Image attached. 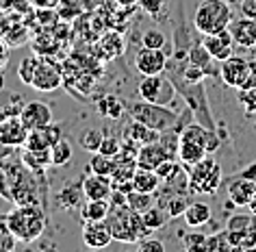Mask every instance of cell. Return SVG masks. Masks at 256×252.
<instances>
[{
    "label": "cell",
    "mask_w": 256,
    "mask_h": 252,
    "mask_svg": "<svg viewBox=\"0 0 256 252\" xmlns=\"http://www.w3.org/2000/svg\"><path fill=\"white\" fill-rule=\"evenodd\" d=\"M48 217L42 204H16L14 211L7 213V226L20 243H33L46 230Z\"/></svg>",
    "instance_id": "obj_1"
},
{
    "label": "cell",
    "mask_w": 256,
    "mask_h": 252,
    "mask_svg": "<svg viewBox=\"0 0 256 252\" xmlns=\"http://www.w3.org/2000/svg\"><path fill=\"white\" fill-rule=\"evenodd\" d=\"M106 224H108V230H111L113 239L122 243H139L142 239L150 237V230L146 228L142 213L130 209L128 204L111 206Z\"/></svg>",
    "instance_id": "obj_2"
},
{
    "label": "cell",
    "mask_w": 256,
    "mask_h": 252,
    "mask_svg": "<svg viewBox=\"0 0 256 252\" xmlns=\"http://www.w3.org/2000/svg\"><path fill=\"white\" fill-rule=\"evenodd\" d=\"M230 22H232V5L228 0H200L194 11V31L198 35L226 31Z\"/></svg>",
    "instance_id": "obj_3"
},
{
    "label": "cell",
    "mask_w": 256,
    "mask_h": 252,
    "mask_svg": "<svg viewBox=\"0 0 256 252\" xmlns=\"http://www.w3.org/2000/svg\"><path fill=\"white\" fill-rule=\"evenodd\" d=\"M126 113L130 115L132 120L142 122L148 128L156 133H165L170 128H174L180 120V113H176L174 109H170L168 105H154V102L142 100L139 98L137 102H124Z\"/></svg>",
    "instance_id": "obj_4"
},
{
    "label": "cell",
    "mask_w": 256,
    "mask_h": 252,
    "mask_svg": "<svg viewBox=\"0 0 256 252\" xmlns=\"http://www.w3.org/2000/svg\"><path fill=\"white\" fill-rule=\"evenodd\" d=\"M187 174H189V191L198 193V196H213L224 183L222 165L210 154H206L202 161H198L196 165H189Z\"/></svg>",
    "instance_id": "obj_5"
},
{
    "label": "cell",
    "mask_w": 256,
    "mask_h": 252,
    "mask_svg": "<svg viewBox=\"0 0 256 252\" xmlns=\"http://www.w3.org/2000/svg\"><path fill=\"white\" fill-rule=\"evenodd\" d=\"M137 94L142 100L154 102V105H172L174 98L178 96L174 83L168 74H152V76H144V81L139 83Z\"/></svg>",
    "instance_id": "obj_6"
},
{
    "label": "cell",
    "mask_w": 256,
    "mask_h": 252,
    "mask_svg": "<svg viewBox=\"0 0 256 252\" xmlns=\"http://www.w3.org/2000/svg\"><path fill=\"white\" fill-rule=\"evenodd\" d=\"M63 83V72L61 68L52 63L50 57H42L37 55V66L33 72V81H30V87H35L37 92H54L59 89Z\"/></svg>",
    "instance_id": "obj_7"
},
{
    "label": "cell",
    "mask_w": 256,
    "mask_h": 252,
    "mask_svg": "<svg viewBox=\"0 0 256 252\" xmlns=\"http://www.w3.org/2000/svg\"><path fill=\"white\" fill-rule=\"evenodd\" d=\"M168 61L170 55L165 50H156V48H146L142 46V50L135 53V59H132V68L137 70L142 76H152V74H163L168 70Z\"/></svg>",
    "instance_id": "obj_8"
},
{
    "label": "cell",
    "mask_w": 256,
    "mask_h": 252,
    "mask_svg": "<svg viewBox=\"0 0 256 252\" xmlns=\"http://www.w3.org/2000/svg\"><path fill=\"white\" fill-rule=\"evenodd\" d=\"M254 70H252L250 59L234 57V55H230L228 59L222 61V66H220V79L232 89H241L243 85H246V81L250 79V74Z\"/></svg>",
    "instance_id": "obj_9"
},
{
    "label": "cell",
    "mask_w": 256,
    "mask_h": 252,
    "mask_svg": "<svg viewBox=\"0 0 256 252\" xmlns=\"http://www.w3.org/2000/svg\"><path fill=\"white\" fill-rule=\"evenodd\" d=\"M228 31L232 35L234 46L246 48V50H252L256 46V20L254 18H248V16L232 18V22L228 24Z\"/></svg>",
    "instance_id": "obj_10"
},
{
    "label": "cell",
    "mask_w": 256,
    "mask_h": 252,
    "mask_svg": "<svg viewBox=\"0 0 256 252\" xmlns=\"http://www.w3.org/2000/svg\"><path fill=\"white\" fill-rule=\"evenodd\" d=\"M61 137H63V124H54L52 122V124H48V126L28 131L24 148H30V150H50Z\"/></svg>",
    "instance_id": "obj_11"
},
{
    "label": "cell",
    "mask_w": 256,
    "mask_h": 252,
    "mask_svg": "<svg viewBox=\"0 0 256 252\" xmlns=\"http://www.w3.org/2000/svg\"><path fill=\"white\" fill-rule=\"evenodd\" d=\"M20 120L24 122V126H26L28 131L48 126V124H52V109H50V105H46V102H42V100H30V102L24 105L22 113H20Z\"/></svg>",
    "instance_id": "obj_12"
},
{
    "label": "cell",
    "mask_w": 256,
    "mask_h": 252,
    "mask_svg": "<svg viewBox=\"0 0 256 252\" xmlns=\"http://www.w3.org/2000/svg\"><path fill=\"white\" fill-rule=\"evenodd\" d=\"M202 37V46L208 50L210 57H215L217 61H226L234 50V42H232V35L230 31H220V33H210V35H200Z\"/></svg>",
    "instance_id": "obj_13"
},
{
    "label": "cell",
    "mask_w": 256,
    "mask_h": 252,
    "mask_svg": "<svg viewBox=\"0 0 256 252\" xmlns=\"http://www.w3.org/2000/svg\"><path fill=\"white\" fill-rule=\"evenodd\" d=\"M228 198L236 206H248L256 198V180L246 178L241 174L228 178Z\"/></svg>",
    "instance_id": "obj_14"
},
{
    "label": "cell",
    "mask_w": 256,
    "mask_h": 252,
    "mask_svg": "<svg viewBox=\"0 0 256 252\" xmlns=\"http://www.w3.org/2000/svg\"><path fill=\"white\" fill-rule=\"evenodd\" d=\"M80 183L87 200H108L113 193V180L111 176H104V174H89Z\"/></svg>",
    "instance_id": "obj_15"
},
{
    "label": "cell",
    "mask_w": 256,
    "mask_h": 252,
    "mask_svg": "<svg viewBox=\"0 0 256 252\" xmlns=\"http://www.w3.org/2000/svg\"><path fill=\"white\" fill-rule=\"evenodd\" d=\"M28 137V128L24 126L20 118H11L0 122V144L11 146V148H24Z\"/></svg>",
    "instance_id": "obj_16"
},
{
    "label": "cell",
    "mask_w": 256,
    "mask_h": 252,
    "mask_svg": "<svg viewBox=\"0 0 256 252\" xmlns=\"http://www.w3.org/2000/svg\"><path fill=\"white\" fill-rule=\"evenodd\" d=\"M111 241H113V235L108 230L106 219L104 222H85V226H82V243L87 248L100 250V248H106Z\"/></svg>",
    "instance_id": "obj_17"
},
{
    "label": "cell",
    "mask_w": 256,
    "mask_h": 252,
    "mask_svg": "<svg viewBox=\"0 0 256 252\" xmlns=\"http://www.w3.org/2000/svg\"><path fill=\"white\" fill-rule=\"evenodd\" d=\"M165 159H170L168 150L163 148L161 141H150V144L139 146L137 154V165L139 167H148V170H156Z\"/></svg>",
    "instance_id": "obj_18"
},
{
    "label": "cell",
    "mask_w": 256,
    "mask_h": 252,
    "mask_svg": "<svg viewBox=\"0 0 256 252\" xmlns=\"http://www.w3.org/2000/svg\"><path fill=\"white\" fill-rule=\"evenodd\" d=\"M122 53H124V37H122V33L120 31H106L98 42V55L102 59L111 61L118 59Z\"/></svg>",
    "instance_id": "obj_19"
},
{
    "label": "cell",
    "mask_w": 256,
    "mask_h": 252,
    "mask_svg": "<svg viewBox=\"0 0 256 252\" xmlns=\"http://www.w3.org/2000/svg\"><path fill=\"white\" fill-rule=\"evenodd\" d=\"M108 211H111L108 200H87V198L78 209L82 222H104L108 217Z\"/></svg>",
    "instance_id": "obj_20"
},
{
    "label": "cell",
    "mask_w": 256,
    "mask_h": 252,
    "mask_svg": "<svg viewBox=\"0 0 256 252\" xmlns=\"http://www.w3.org/2000/svg\"><path fill=\"white\" fill-rule=\"evenodd\" d=\"M161 176L156 174V170H148V167H139L132 174V187L137 191H146V193H156V189L161 187Z\"/></svg>",
    "instance_id": "obj_21"
},
{
    "label": "cell",
    "mask_w": 256,
    "mask_h": 252,
    "mask_svg": "<svg viewBox=\"0 0 256 252\" xmlns=\"http://www.w3.org/2000/svg\"><path fill=\"white\" fill-rule=\"evenodd\" d=\"M26 102L22 100L20 94L16 92H0V122L11 120V118H20L22 109Z\"/></svg>",
    "instance_id": "obj_22"
},
{
    "label": "cell",
    "mask_w": 256,
    "mask_h": 252,
    "mask_svg": "<svg viewBox=\"0 0 256 252\" xmlns=\"http://www.w3.org/2000/svg\"><path fill=\"white\" fill-rule=\"evenodd\" d=\"M22 163L33 170L35 174H46V167L52 165V157H50V150H30V148H24L20 154Z\"/></svg>",
    "instance_id": "obj_23"
},
{
    "label": "cell",
    "mask_w": 256,
    "mask_h": 252,
    "mask_svg": "<svg viewBox=\"0 0 256 252\" xmlns=\"http://www.w3.org/2000/svg\"><path fill=\"white\" fill-rule=\"evenodd\" d=\"M210 206L206 202H189V206L184 209L182 213V217H184V222H187L189 228H202L204 224H208L210 222Z\"/></svg>",
    "instance_id": "obj_24"
},
{
    "label": "cell",
    "mask_w": 256,
    "mask_h": 252,
    "mask_svg": "<svg viewBox=\"0 0 256 252\" xmlns=\"http://www.w3.org/2000/svg\"><path fill=\"white\" fill-rule=\"evenodd\" d=\"M206 154H208V150L202 144L180 139V146H178V154H176V157H178V161H180L184 167H189V165H196L198 161H202Z\"/></svg>",
    "instance_id": "obj_25"
},
{
    "label": "cell",
    "mask_w": 256,
    "mask_h": 252,
    "mask_svg": "<svg viewBox=\"0 0 256 252\" xmlns=\"http://www.w3.org/2000/svg\"><path fill=\"white\" fill-rule=\"evenodd\" d=\"M158 135L161 133L152 131V128L142 124V122L132 120L130 124L126 126V131H124V139H130V141H135V144L144 146V144H150V141H158Z\"/></svg>",
    "instance_id": "obj_26"
},
{
    "label": "cell",
    "mask_w": 256,
    "mask_h": 252,
    "mask_svg": "<svg viewBox=\"0 0 256 252\" xmlns=\"http://www.w3.org/2000/svg\"><path fill=\"white\" fill-rule=\"evenodd\" d=\"M85 193H82V183L80 185H66L63 189L56 193V200H59V204L63 206V209H80V204L85 202Z\"/></svg>",
    "instance_id": "obj_27"
},
{
    "label": "cell",
    "mask_w": 256,
    "mask_h": 252,
    "mask_svg": "<svg viewBox=\"0 0 256 252\" xmlns=\"http://www.w3.org/2000/svg\"><path fill=\"white\" fill-rule=\"evenodd\" d=\"M142 219H144L146 228H148L150 232H154L158 228H163V226L168 224L172 217L168 215V211H165L161 204H154V206H150L146 213H142Z\"/></svg>",
    "instance_id": "obj_28"
},
{
    "label": "cell",
    "mask_w": 256,
    "mask_h": 252,
    "mask_svg": "<svg viewBox=\"0 0 256 252\" xmlns=\"http://www.w3.org/2000/svg\"><path fill=\"white\" fill-rule=\"evenodd\" d=\"M126 204L130 206V209H135L137 213H146L150 206L156 204V198H154V193H146V191L132 189V191L126 193Z\"/></svg>",
    "instance_id": "obj_29"
},
{
    "label": "cell",
    "mask_w": 256,
    "mask_h": 252,
    "mask_svg": "<svg viewBox=\"0 0 256 252\" xmlns=\"http://www.w3.org/2000/svg\"><path fill=\"white\" fill-rule=\"evenodd\" d=\"M142 46H146V48H156V50H165L168 55H172V50H170V40H168V35H165L161 29H148V31H144V35H142Z\"/></svg>",
    "instance_id": "obj_30"
},
{
    "label": "cell",
    "mask_w": 256,
    "mask_h": 252,
    "mask_svg": "<svg viewBox=\"0 0 256 252\" xmlns=\"http://www.w3.org/2000/svg\"><path fill=\"white\" fill-rule=\"evenodd\" d=\"M82 9H85L82 0H59V5H56V16H59V20H63V22H72L82 14Z\"/></svg>",
    "instance_id": "obj_31"
},
{
    "label": "cell",
    "mask_w": 256,
    "mask_h": 252,
    "mask_svg": "<svg viewBox=\"0 0 256 252\" xmlns=\"http://www.w3.org/2000/svg\"><path fill=\"white\" fill-rule=\"evenodd\" d=\"M50 157H52V165H56V167L68 165L70 161H72V144L61 137L52 148H50Z\"/></svg>",
    "instance_id": "obj_32"
},
{
    "label": "cell",
    "mask_w": 256,
    "mask_h": 252,
    "mask_svg": "<svg viewBox=\"0 0 256 252\" xmlns=\"http://www.w3.org/2000/svg\"><path fill=\"white\" fill-rule=\"evenodd\" d=\"M2 40L7 42L11 48L24 46V44L28 42V29H26V24H22V22L16 24L14 20H11V24H9V29H7V33H4Z\"/></svg>",
    "instance_id": "obj_33"
},
{
    "label": "cell",
    "mask_w": 256,
    "mask_h": 252,
    "mask_svg": "<svg viewBox=\"0 0 256 252\" xmlns=\"http://www.w3.org/2000/svg\"><path fill=\"white\" fill-rule=\"evenodd\" d=\"M115 165H118V159L104 157L102 152H94L92 161H89V170H92V174H104V176H111Z\"/></svg>",
    "instance_id": "obj_34"
},
{
    "label": "cell",
    "mask_w": 256,
    "mask_h": 252,
    "mask_svg": "<svg viewBox=\"0 0 256 252\" xmlns=\"http://www.w3.org/2000/svg\"><path fill=\"white\" fill-rule=\"evenodd\" d=\"M189 202L191 200L187 198V193H174V196H170L161 206L168 211L170 217H180L184 213V209L189 206Z\"/></svg>",
    "instance_id": "obj_35"
},
{
    "label": "cell",
    "mask_w": 256,
    "mask_h": 252,
    "mask_svg": "<svg viewBox=\"0 0 256 252\" xmlns=\"http://www.w3.org/2000/svg\"><path fill=\"white\" fill-rule=\"evenodd\" d=\"M98 109H100V113L102 115H106V118H113V120H118L124 115V102L118 100L115 96H104L100 102H98Z\"/></svg>",
    "instance_id": "obj_36"
},
{
    "label": "cell",
    "mask_w": 256,
    "mask_h": 252,
    "mask_svg": "<svg viewBox=\"0 0 256 252\" xmlns=\"http://www.w3.org/2000/svg\"><path fill=\"white\" fill-rule=\"evenodd\" d=\"M102 137H104V135H102L98 128H85V131L78 135V144L82 150H87V152H98Z\"/></svg>",
    "instance_id": "obj_37"
},
{
    "label": "cell",
    "mask_w": 256,
    "mask_h": 252,
    "mask_svg": "<svg viewBox=\"0 0 256 252\" xmlns=\"http://www.w3.org/2000/svg\"><path fill=\"white\" fill-rule=\"evenodd\" d=\"M236 100L243 107L246 115H256V87H241L236 89Z\"/></svg>",
    "instance_id": "obj_38"
},
{
    "label": "cell",
    "mask_w": 256,
    "mask_h": 252,
    "mask_svg": "<svg viewBox=\"0 0 256 252\" xmlns=\"http://www.w3.org/2000/svg\"><path fill=\"white\" fill-rule=\"evenodd\" d=\"M35 66H37V57H24L18 66V76L24 85H30L33 81V72H35Z\"/></svg>",
    "instance_id": "obj_39"
},
{
    "label": "cell",
    "mask_w": 256,
    "mask_h": 252,
    "mask_svg": "<svg viewBox=\"0 0 256 252\" xmlns=\"http://www.w3.org/2000/svg\"><path fill=\"white\" fill-rule=\"evenodd\" d=\"M120 150H122V141L115 137V135H104V137H102V144H100V148H98V152H102L104 157L118 159Z\"/></svg>",
    "instance_id": "obj_40"
},
{
    "label": "cell",
    "mask_w": 256,
    "mask_h": 252,
    "mask_svg": "<svg viewBox=\"0 0 256 252\" xmlns=\"http://www.w3.org/2000/svg\"><path fill=\"white\" fill-rule=\"evenodd\" d=\"M182 170V165L178 163V161H174V157H170V159H165L161 165L156 167V174L161 176V180H168V178H172L176 172H180Z\"/></svg>",
    "instance_id": "obj_41"
},
{
    "label": "cell",
    "mask_w": 256,
    "mask_h": 252,
    "mask_svg": "<svg viewBox=\"0 0 256 252\" xmlns=\"http://www.w3.org/2000/svg\"><path fill=\"white\" fill-rule=\"evenodd\" d=\"M206 235L204 232H191V235L182 237V243L187 250H206Z\"/></svg>",
    "instance_id": "obj_42"
},
{
    "label": "cell",
    "mask_w": 256,
    "mask_h": 252,
    "mask_svg": "<svg viewBox=\"0 0 256 252\" xmlns=\"http://www.w3.org/2000/svg\"><path fill=\"white\" fill-rule=\"evenodd\" d=\"M165 3L168 0H139V5H142L144 14H148L150 18H161V14L165 11Z\"/></svg>",
    "instance_id": "obj_43"
},
{
    "label": "cell",
    "mask_w": 256,
    "mask_h": 252,
    "mask_svg": "<svg viewBox=\"0 0 256 252\" xmlns=\"http://www.w3.org/2000/svg\"><path fill=\"white\" fill-rule=\"evenodd\" d=\"M228 248H232V245H230V241H228V232L226 230L217 232V235L206 239V250H228Z\"/></svg>",
    "instance_id": "obj_44"
},
{
    "label": "cell",
    "mask_w": 256,
    "mask_h": 252,
    "mask_svg": "<svg viewBox=\"0 0 256 252\" xmlns=\"http://www.w3.org/2000/svg\"><path fill=\"white\" fill-rule=\"evenodd\" d=\"M137 248L142 250V252H163L165 245H163V241H158V239L146 237V239H142V241L137 243Z\"/></svg>",
    "instance_id": "obj_45"
},
{
    "label": "cell",
    "mask_w": 256,
    "mask_h": 252,
    "mask_svg": "<svg viewBox=\"0 0 256 252\" xmlns=\"http://www.w3.org/2000/svg\"><path fill=\"white\" fill-rule=\"evenodd\" d=\"M0 198H4L7 202H11V183H9V174L0 165Z\"/></svg>",
    "instance_id": "obj_46"
},
{
    "label": "cell",
    "mask_w": 256,
    "mask_h": 252,
    "mask_svg": "<svg viewBox=\"0 0 256 252\" xmlns=\"http://www.w3.org/2000/svg\"><path fill=\"white\" fill-rule=\"evenodd\" d=\"M236 7H241V16H248V18H254L256 20V0H243Z\"/></svg>",
    "instance_id": "obj_47"
},
{
    "label": "cell",
    "mask_w": 256,
    "mask_h": 252,
    "mask_svg": "<svg viewBox=\"0 0 256 252\" xmlns=\"http://www.w3.org/2000/svg\"><path fill=\"white\" fill-rule=\"evenodd\" d=\"M9 53H11V46L0 37V70H4L9 66Z\"/></svg>",
    "instance_id": "obj_48"
},
{
    "label": "cell",
    "mask_w": 256,
    "mask_h": 252,
    "mask_svg": "<svg viewBox=\"0 0 256 252\" xmlns=\"http://www.w3.org/2000/svg\"><path fill=\"white\" fill-rule=\"evenodd\" d=\"M35 9H56L59 0H28Z\"/></svg>",
    "instance_id": "obj_49"
},
{
    "label": "cell",
    "mask_w": 256,
    "mask_h": 252,
    "mask_svg": "<svg viewBox=\"0 0 256 252\" xmlns=\"http://www.w3.org/2000/svg\"><path fill=\"white\" fill-rule=\"evenodd\" d=\"M9 24H11V18L7 16V11H4V9H0V37H4Z\"/></svg>",
    "instance_id": "obj_50"
},
{
    "label": "cell",
    "mask_w": 256,
    "mask_h": 252,
    "mask_svg": "<svg viewBox=\"0 0 256 252\" xmlns=\"http://www.w3.org/2000/svg\"><path fill=\"white\" fill-rule=\"evenodd\" d=\"M241 176H246V178H252V180H256V161H252L250 165H246L243 170L239 172Z\"/></svg>",
    "instance_id": "obj_51"
},
{
    "label": "cell",
    "mask_w": 256,
    "mask_h": 252,
    "mask_svg": "<svg viewBox=\"0 0 256 252\" xmlns=\"http://www.w3.org/2000/svg\"><path fill=\"white\" fill-rule=\"evenodd\" d=\"M14 154H16V148L0 144V163H2V161H7L9 157H14Z\"/></svg>",
    "instance_id": "obj_52"
},
{
    "label": "cell",
    "mask_w": 256,
    "mask_h": 252,
    "mask_svg": "<svg viewBox=\"0 0 256 252\" xmlns=\"http://www.w3.org/2000/svg\"><path fill=\"white\" fill-rule=\"evenodd\" d=\"M115 5H120V7H132V5H137L139 0H113Z\"/></svg>",
    "instance_id": "obj_53"
},
{
    "label": "cell",
    "mask_w": 256,
    "mask_h": 252,
    "mask_svg": "<svg viewBox=\"0 0 256 252\" xmlns=\"http://www.w3.org/2000/svg\"><path fill=\"white\" fill-rule=\"evenodd\" d=\"M248 209H250V213H252V215H256V198H254L252 202L248 204Z\"/></svg>",
    "instance_id": "obj_54"
},
{
    "label": "cell",
    "mask_w": 256,
    "mask_h": 252,
    "mask_svg": "<svg viewBox=\"0 0 256 252\" xmlns=\"http://www.w3.org/2000/svg\"><path fill=\"white\" fill-rule=\"evenodd\" d=\"M4 89V74H2V70H0V92Z\"/></svg>",
    "instance_id": "obj_55"
},
{
    "label": "cell",
    "mask_w": 256,
    "mask_h": 252,
    "mask_svg": "<svg viewBox=\"0 0 256 252\" xmlns=\"http://www.w3.org/2000/svg\"><path fill=\"white\" fill-rule=\"evenodd\" d=\"M230 5H239V3H243V0H228Z\"/></svg>",
    "instance_id": "obj_56"
}]
</instances>
